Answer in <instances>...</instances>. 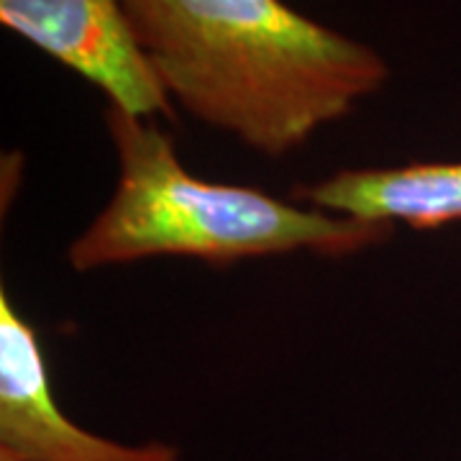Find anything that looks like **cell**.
<instances>
[{
	"mask_svg": "<svg viewBox=\"0 0 461 461\" xmlns=\"http://www.w3.org/2000/svg\"><path fill=\"white\" fill-rule=\"evenodd\" d=\"M172 103L267 157H285L379 93L369 44L285 0H123Z\"/></svg>",
	"mask_w": 461,
	"mask_h": 461,
	"instance_id": "cell-1",
	"label": "cell"
},
{
	"mask_svg": "<svg viewBox=\"0 0 461 461\" xmlns=\"http://www.w3.org/2000/svg\"><path fill=\"white\" fill-rule=\"evenodd\" d=\"M103 121L118 175L103 211L67 249L75 272L159 257L213 267L297 251L348 257L393 236V226L326 213L251 185L203 180L182 165L157 118L108 105Z\"/></svg>",
	"mask_w": 461,
	"mask_h": 461,
	"instance_id": "cell-2",
	"label": "cell"
},
{
	"mask_svg": "<svg viewBox=\"0 0 461 461\" xmlns=\"http://www.w3.org/2000/svg\"><path fill=\"white\" fill-rule=\"evenodd\" d=\"M0 23L105 93L108 105L175 118L133 36L123 0H0Z\"/></svg>",
	"mask_w": 461,
	"mask_h": 461,
	"instance_id": "cell-3",
	"label": "cell"
},
{
	"mask_svg": "<svg viewBox=\"0 0 461 461\" xmlns=\"http://www.w3.org/2000/svg\"><path fill=\"white\" fill-rule=\"evenodd\" d=\"M0 451L18 461H182L175 444H123L75 423L57 400L39 330L8 290L0 293Z\"/></svg>",
	"mask_w": 461,
	"mask_h": 461,
	"instance_id": "cell-4",
	"label": "cell"
},
{
	"mask_svg": "<svg viewBox=\"0 0 461 461\" xmlns=\"http://www.w3.org/2000/svg\"><path fill=\"white\" fill-rule=\"evenodd\" d=\"M293 200L393 229L397 223L415 230L446 229L461 223V159L339 169L297 185Z\"/></svg>",
	"mask_w": 461,
	"mask_h": 461,
	"instance_id": "cell-5",
	"label": "cell"
},
{
	"mask_svg": "<svg viewBox=\"0 0 461 461\" xmlns=\"http://www.w3.org/2000/svg\"><path fill=\"white\" fill-rule=\"evenodd\" d=\"M0 461H18L16 456H11V454H5V451H0Z\"/></svg>",
	"mask_w": 461,
	"mask_h": 461,
	"instance_id": "cell-6",
	"label": "cell"
}]
</instances>
